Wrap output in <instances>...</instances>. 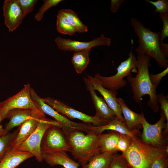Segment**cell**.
Masks as SVG:
<instances>
[{
	"label": "cell",
	"mask_w": 168,
	"mask_h": 168,
	"mask_svg": "<svg viewBox=\"0 0 168 168\" xmlns=\"http://www.w3.org/2000/svg\"><path fill=\"white\" fill-rule=\"evenodd\" d=\"M136 58L137 74L135 77L131 75L126 77L130 84L133 100L136 103L140 104L142 97L148 95L149 99L147 105L153 112H156L159 108L156 94L157 88L151 82L149 72L151 57L145 54L138 53Z\"/></svg>",
	"instance_id": "1"
},
{
	"label": "cell",
	"mask_w": 168,
	"mask_h": 168,
	"mask_svg": "<svg viewBox=\"0 0 168 168\" xmlns=\"http://www.w3.org/2000/svg\"><path fill=\"white\" fill-rule=\"evenodd\" d=\"M85 133L79 130L65 133L69 147V152L82 167L93 156L100 152L98 140L101 133L92 131Z\"/></svg>",
	"instance_id": "2"
},
{
	"label": "cell",
	"mask_w": 168,
	"mask_h": 168,
	"mask_svg": "<svg viewBox=\"0 0 168 168\" xmlns=\"http://www.w3.org/2000/svg\"><path fill=\"white\" fill-rule=\"evenodd\" d=\"M131 24L138 38L139 45L135 52L153 58L159 67H168V59L161 49L160 32H154L150 28L145 27L136 18L131 19Z\"/></svg>",
	"instance_id": "3"
},
{
	"label": "cell",
	"mask_w": 168,
	"mask_h": 168,
	"mask_svg": "<svg viewBox=\"0 0 168 168\" xmlns=\"http://www.w3.org/2000/svg\"><path fill=\"white\" fill-rule=\"evenodd\" d=\"M162 149L146 144L132 138L128 150L122 153L129 168H151L152 163Z\"/></svg>",
	"instance_id": "4"
},
{
	"label": "cell",
	"mask_w": 168,
	"mask_h": 168,
	"mask_svg": "<svg viewBox=\"0 0 168 168\" xmlns=\"http://www.w3.org/2000/svg\"><path fill=\"white\" fill-rule=\"evenodd\" d=\"M131 42V48L128 58L118 66L115 74L110 77H104L97 73L94 75L100 80L105 88L117 91L127 85L126 81L123 79L124 77L131 75L132 72H137V58L133 53V41Z\"/></svg>",
	"instance_id": "5"
},
{
	"label": "cell",
	"mask_w": 168,
	"mask_h": 168,
	"mask_svg": "<svg viewBox=\"0 0 168 168\" xmlns=\"http://www.w3.org/2000/svg\"><path fill=\"white\" fill-rule=\"evenodd\" d=\"M30 95L37 109L44 114L54 118L61 125V128L64 133L75 130H79L85 133L91 131V125L72 121L56 111L44 102L37 93L34 89L31 88Z\"/></svg>",
	"instance_id": "6"
},
{
	"label": "cell",
	"mask_w": 168,
	"mask_h": 168,
	"mask_svg": "<svg viewBox=\"0 0 168 168\" xmlns=\"http://www.w3.org/2000/svg\"><path fill=\"white\" fill-rule=\"evenodd\" d=\"M141 122L143 128L141 140L143 142L160 149L168 148L165 145L166 140L162 130L166 128L168 129V124L165 122L166 119L164 113L161 111V117L155 124H151L146 120L142 112L140 114Z\"/></svg>",
	"instance_id": "7"
},
{
	"label": "cell",
	"mask_w": 168,
	"mask_h": 168,
	"mask_svg": "<svg viewBox=\"0 0 168 168\" xmlns=\"http://www.w3.org/2000/svg\"><path fill=\"white\" fill-rule=\"evenodd\" d=\"M53 125L61 128L59 123L55 120L45 118L39 123L36 129L29 137L13 150L30 152L38 162H42L43 160L40 149L41 140L46 130Z\"/></svg>",
	"instance_id": "8"
},
{
	"label": "cell",
	"mask_w": 168,
	"mask_h": 168,
	"mask_svg": "<svg viewBox=\"0 0 168 168\" xmlns=\"http://www.w3.org/2000/svg\"><path fill=\"white\" fill-rule=\"evenodd\" d=\"M43 100L54 109L68 119H76L93 126H99L105 125L110 121L91 116L78 111L58 99L47 97L42 98Z\"/></svg>",
	"instance_id": "9"
},
{
	"label": "cell",
	"mask_w": 168,
	"mask_h": 168,
	"mask_svg": "<svg viewBox=\"0 0 168 168\" xmlns=\"http://www.w3.org/2000/svg\"><path fill=\"white\" fill-rule=\"evenodd\" d=\"M31 87L29 84L24 85L19 92L5 100L0 102V117L2 121L6 118L11 110L18 109L38 110L30 95Z\"/></svg>",
	"instance_id": "10"
},
{
	"label": "cell",
	"mask_w": 168,
	"mask_h": 168,
	"mask_svg": "<svg viewBox=\"0 0 168 168\" xmlns=\"http://www.w3.org/2000/svg\"><path fill=\"white\" fill-rule=\"evenodd\" d=\"M40 149L42 154L60 151L69 152L65 134L59 127L53 125L46 130L41 140Z\"/></svg>",
	"instance_id": "11"
},
{
	"label": "cell",
	"mask_w": 168,
	"mask_h": 168,
	"mask_svg": "<svg viewBox=\"0 0 168 168\" xmlns=\"http://www.w3.org/2000/svg\"><path fill=\"white\" fill-rule=\"evenodd\" d=\"M58 48L62 50L75 52L82 51L93 47L101 45L109 46L111 43L110 38H106L103 34L100 37L94 39L91 41L81 42L65 39L58 37L55 40Z\"/></svg>",
	"instance_id": "12"
},
{
	"label": "cell",
	"mask_w": 168,
	"mask_h": 168,
	"mask_svg": "<svg viewBox=\"0 0 168 168\" xmlns=\"http://www.w3.org/2000/svg\"><path fill=\"white\" fill-rule=\"evenodd\" d=\"M4 24L12 32L21 24L25 18L18 0H6L3 5Z\"/></svg>",
	"instance_id": "13"
},
{
	"label": "cell",
	"mask_w": 168,
	"mask_h": 168,
	"mask_svg": "<svg viewBox=\"0 0 168 168\" xmlns=\"http://www.w3.org/2000/svg\"><path fill=\"white\" fill-rule=\"evenodd\" d=\"M87 77L93 86L94 90L97 91L102 96L106 103L113 111L116 116L125 123L119 105L117 100V91L104 87L100 80L94 76L87 75Z\"/></svg>",
	"instance_id": "14"
},
{
	"label": "cell",
	"mask_w": 168,
	"mask_h": 168,
	"mask_svg": "<svg viewBox=\"0 0 168 168\" xmlns=\"http://www.w3.org/2000/svg\"><path fill=\"white\" fill-rule=\"evenodd\" d=\"M86 89L90 93L96 110L95 116L110 121L117 117L103 98L97 95L93 86L87 77L83 78Z\"/></svg>",
	"instance_id": "15"
},
{
	"label": "cell",
	"mask_w": 168,
	"mask_h": 168,
	"mask_svg": "<svg viewBox=\"0 0 168 168\" xmlns=\"http://www.w3.org/2000/svg\"><path fill=\"white\" fill-rule=\"evenodd\" d=\"M45 118V114L40 112L19 126L18 133L12 144L11 149H15L25 141L35 131L39 123Z\"/></svg>",
	"instance_id": "16"
},
{
	"label": "cell",
	"mask_w": 168,
	"mask_h": 168,
	"mask_svg": "<svg viewBox=\"0 0 168 168\" xmlns=\"http://www.w3.org/2000/svg\"><path fill=\"white\" fill-rule=\"evenodd\" d=\"M40 112L38 110L30 109H18L11 110L7 116L6 118L9 120L4 128V134L9 133L14 128L20 126L26 121Z\"/></svg>",
	"instance_id": "17"
},
{
	"label": "cell",
	"mask_w": 168,
	"mask_h": 168,
	"mask_svg": "<svg viewBox=\"0 0 168 168\" xmlns=\"http://www.w3.org/2000/svg\"><path fill=\"white\" fill-rule=\"evenodd\" d=\"M43 160L50 166L60 165L64 168H78L79 164L71 159L65 151L44 153Z\"/></svg>",
	"instance_id": "18"
},
{
	"label": "cell",
	"mask_w": 168,
	"mask_h": 168,
	"mask_svg": "<svg viewBox=\"0 0 168 168\" xmlns=\"http://www.w3.org/2000/svg\"><path fill=\"white\" fill-rule=\"evenodd\" d=\"M90 128L91 131L99 133H102L106 130H111L133 138L136 137L135 135L138 131H130L127 127L125 123L120 120L117 117L110 121L105 125L99 126L91 125Z\"/></svg>",
	"instance_id": "19"
},
{
	"label": "cell",
	"mask_w": 168,
	"mask_h": 168,
	"mask_svg": "<svg viewBox=\"0 0 168 168\" xmlns=\"http://www.w3.org/2000/svg\"><path fill=\"white\" fill-rule=\"evenodd\" d=\"M33 156L29 152L10 149L0 162V168H16L24 161Z\"/></svg>",
	"instance_id": "20"
},
{
	"label": "cell",
	"mask_w": 168,
	"mask_h": 168,
	"mask_svg": "<svg viewBox=\"0 0 168 168\" xmlns=\"http://www.w3.org/2000/svg\"><path fill=\"white\" fill-rule=\"evenodd\" d=\"M117 100L127 127L131 131H137V129L142 127L140 114L136 113L130 109L123 98H117Z\"/></svg>",
	"instance_id": "21"
},
{
	"label": "cell",
	"mask_w": 168,
	"mask_h": 168,
	"mask_svg": "<svg viewBox=\"0 0 168 168\" xmlns=\"http://www.w3.org/2000/svg\"><path fill=\"white\" fill-rule=\"evenodd\" d=\"M120 135L119 133L113 131L107 133H101L98 140L100 152L115 153V148Z\"/></svg>",
	"instance_id": "22"
},
{
	"label": "cell",
	"mask_w": 168,
	"mask_h": 168,
	"mask_svg": "<svg viewBox=\"0 0 168 168\" xmlns=\"http://www.w3.org/2000/svg\"><path fill=\"white\" fill-rule=\"evenodd\" d=\"M115 153H99L93 156L82 168H109L113 156Z\"/></svg>",
	"instance_id": "23"
},
{
	"label": "cell",
	"mask_w": 168,
	"mask_h": 168,
	"mask_svg": "<svg viewBox=\"0 0 168 168\" xmlns=\"http://www.w3.org/2000/svg\"><path fill=\"white\" fill-rule=\"evenodd\" d=\"M91 49H88L74 52L71 58V62L77 73H81L89 64Z\"/></svg>",
	"instance_id": "24"
},
{
	"label": "cell",
	"mask_w": 168,
	"mask_h": 168,
	"mask_svg": "<svg viewBox=\"0 0 168 168\" xmlns=\"http://www.w3.org/2000/svg\"><path fill=\"white\" fill-rule=\"evenodd\" d=\"M56 29L60 33L72 35L76 32L61 10L58 11L56 19Z\"/></svg>",
	"instance_id": "25"
},
{
	"label": "cell",
	"mask_w": 168,
	"mask_h": 168,
	"mask_svg": "<svg viewBox=\"0 0 168 168\" xmlns=\"http://www.w3.org/2000/svg\"><path fill=\"white\" fill-rule=\"evenodd\" d=\"M19 127L12 133H8L0 137V162L7 152L11 149L12 144L19 132Z\"/></svg>",
	"instance_id": "26"
},
{
	"label": "cell",
	"mask_w": 168,
	"mask_h": 168,
	"mask_svg": "<svg viewBox=\"0 0 168 168\" xmlns=\"http://www.w3.org/2000/svg\"><path fill=\"white\" fill-rule=\"evenodd\" d=\"M61 10L67 17L76 32L82 33L88 31L87 26L82 22L75 12L70 9H63Z\"/></svg>",
	"instance_id": "27"
},
{
	"label": "cell",
	"mask_w": 168,
	"mask_h": 168,
	"mask_svg": "<svg viewBox=\"0 0 168 168\" xmlns=\"http://www.w3.org/2000/svg\"><path fill=\"white\" fill-rule=\"evenodd\" d=\"M168 149L161 151L153 161L151 168H167Z\"/></svg>",
	"instance_id": "28"
},
{
	"label": "cell",
	"mask_w": 168,
	"mask_h": 168,
	"mask_svg": "<svg viewBox=\"0 0 168 168\" xmlns=\"http://www.w3.org/2000/svg\"><path fill=\"white\" fill-rule=\"evenodd\" d=\"M62 0H44V3L35 16L38 21H40L43 18L45 12L49 8L57 6Z\"/></svg>",
	"instance_id": "29"
},
{
	"label": "cell",
	"mask_w": 168,
	"mask_h": 168,
	"mask_svg": "<svg viewBox=\"0 0 168 168\" xmlns=\"http://www.w3.org/2000/svg\"><path fill=\"white\" fill-rule=\"evenodd\" d=\"M132 137L128 135L120 134L117 142L115 151L121 152L122 153L125 152L128 149L131 143Z\"/></svg>",
	"instance_id": "30"
},
{
	"label": "cell",
	"mask_w": 168,
	"mask_h": 168,
	"mask_svg": "<svg viewBox=\"0 0 168 168\" xmlns=\"http://www.w3.org/2000/svg\"><path fill=\"white\" fill-rule=\"evenodd\" d=\"M146 1L155 7V13H159V14H168V0H158L156 1L147 0Z\"/></svg>",
	"instance_id": "31"
},
{
	"label": "cell",
	"mask_w": 168,
	"mask_h": 168,
	"mask_svg": "<svg viewBox=\"0 0 168 168\" xmlns=\"http://www.w3.org/2000/svg\"><path fill=\"white\" fill-rule=\"evenodd\" d=\"M109 168H129L127 162L121 155L114 154Z\"/></svg>",
	"instance_id": "32"
},
{
	"label": "cell",
	"mask_w": 168,
	"mask_h": 168,
	"mask_svg": "<svg viewBox=\"0 0 168 168\" xmlns=\"http://www.w3.org/2000/svg\"><path fill=\"white\" fill-rule=\"evenodd\" d=\"M22 9L24 16L32 11L34 7L38 2L37 0H18Z\"/></svg>",
	"instance_id": "33"
},
{
	"label": "cell",
	"mask_w": 168,
	"mask_h": 168,
	"mask_svg": "<svg viewBox=\"0 0 168 168\" xmlns=\"http://www.w3.org/2000/svg\"><path fill=\"white\" fill-rule=\"evenodd\" d=\"M158 103L161 105V111L163 112L166 117L167 123L168 124V100L167 97L162 93L157 94Z\"/></svg>",
	"instance_id": "34"
},
{
	"label": "cell",
	"mask_w": 168,
	"mask_h": 168,
	"mask_svg": "<svg viewBox=\"0 0 168 168\" xmlns=\"http://www.w3.org/2000/svg\"><path fill=\"white\" fill-rule=\"evenodd\" d=\"M168 73V67L159 73L155 74H149L150 80L152 85L157 88L162 78L165 76Z\"/></svg>",
	"instance_id": "35"
},
{
	"label": "cell",
	"mask_w": 168,
	"mask_h": 168,
	"mask_svg": "<svg viewBox=\"0 0 168 168\" xmlns=\"http://www.w3.org/2000/svg\"><path fill=\"white\" fill-rule=\"evenodd\" d=\"M159 16L163 23V28L160 32V41L161 43L168 37V14H159Z\"/></svg>",
	"instance_id": "36"
},
{
	"label": "cell",
	"mask_w": 168,
	"mask_h": 168,
	"mask_svg": "<svg viewBox=\"0 0 168 168\" xmlns=\"http://www.w3.org/2000/svg\"><path fill=\"white\" fill-rule=\"evenodd\" d=\"M124 0H111L110 9L111 12L114 13L117 12Z\"/></svg>",
	"instance_id": "37"
},
{
	"label": "cell",
	"mask_w": 168,
	"mask_h": 168,
	"mask_svg": "<svg viewBox=\"0 0 168 168\" xmlns=\"http://www.w3.org/2000/svg\"><path fill=\"white\" fill-rule=\"evenodd\" d=\"M161 47L162 52L167 58L168 57V44L161 42Z\"/></svg>",
	"instance_id": "38"
},
{
	"label": "cell",
	"mask_w": 168,
	"mask_h": 168,
	"mask_svg": "<svg viewBox=\"0 0 168 168\" xmlns=\"http://www.w3.org/2000/svg\"><path fill=\"white\" fill-rule=\"evenodd\" d=\"M5 130L2 125L0 124V137L2 136L4 134Z\"/></svg>",
	"instance_id": "39"
},
{
	"label": "cell",
	"mask_w": 168,
	"mask_h": 168,
	"mask_svg": "<svg viewBox=\"0 0 168 168\" xmlns=\"http://www.w3.org/2000/svg\"><path fill=\"white\" fill-rule=\"evenodd\" d=\"M2 121H1V118H0V123Z\"/></svg>",
	"instance_id": "40"
},
{
	"label": "cell",
	"mask_w": 168,
	"mask_h": 168,
	"mask_svg": "<svg viewBox=\"0 0 168 168\" xmlns=\"http://www.w3.org/2000/svg\"><path fill=\"white\" fill-rule=\"evenodd\" d=\"M60 168H64L63 167H61Z\"/></svg>",
	"instance_id": "41"
}]
</instances>
